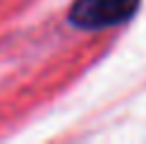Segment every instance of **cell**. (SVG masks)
<instances>
[{
	"mask_svg": "<svg viewBox=\"0 0 146 144\" xmlns=\"http://www.w3.org/2000/svg\"><path fill=\"white\" fill-rule=\"evenodd\" d=\"M141 0H74L70 7V24L84 31H98L129 22Z\"/></svg>",
	"mask_w": 146,
	"mask_h": 144,
	"instance_id": "6da1fadb",
	"label": "cell"
}]
</instances>
